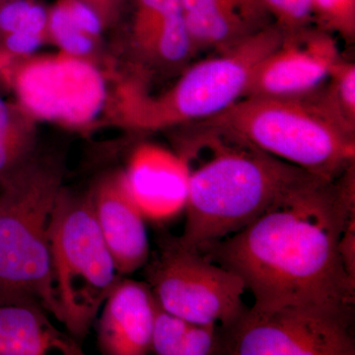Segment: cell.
Instances as JSON below:
<instances>
[{"mask_svg": "<svg viewBox=\"0 0 355 355\" xmlns=\"http://www.w3.org/2000/svg\"><path fill=\"white\" fill-rule=\"evenodd\" d=\"M193 125L327 180L336 179L354 164L355 135L334 120L312 95L244 97L221 114Z\"/></svg>", "mask_w": 355, "mask_h": 355, "instance_id": "cell-4", "label": "cell"}, {"mask_svg": "<svg viewBox=\"0 0 355 355\" xmlns=\"http://www.w3.org/2000/svg\"><path fill=\"white\" fill-rule=\"evenodd\" d=\"M64 1L70 16L77 27L88 36L98 41L106 28L94 9L91 8L88 4L81 0H64Z\"/></svg>", "mask_w": 355, "mask_h": 355, "instance_id": "cell-25", "label": "cell"}, {"mask_svg": "<svg viewBox=\"0 0 355 355\" xmlns=\"http://www.w3.org/2000/svg\"><path fill=\"white\" fill-rule=\"evenodd\" d=\"M0 97V140L33 141L31 121Z\"/></svg>", "mask_w": 355, "mask_h": 355, "instance_id": "cell-23", "label": "cell"}, {"mask_svg": "<svg viewBox=\"0 0 355 355\" xmlns=\"http://www.w3.org/2000/svg\"><path fill=\"white\" fill-rule=\"evenodd\" d=\"M6 1V0H0V2Z\"/></svg>", "mask_w": 355, "mask_h": 355, "instance_id": "cell-27", "label": "cell"}, {"mask_svg": "<svg viewBox=\"0 0 355 355\" xmlns=\"http://www.w3.org/2000/svg\"><path fill=\"white\" fill-rule=\"evenodd\" d=\"M94 9L104 23L105 28L119 22L128 0H81Z\"/></svg>", "mask_w": 355, "mask_h": 355, "instance_id": "cell-26", "label": "cell"}, {"mask_svg": "<svg viewBox=\"0 0 355 355\" xmlns=\"http://www.w3.org/2000/svg\"><path fill=\"white\" fill-rule=\"evenodd\" d=\"M132 3L130 41L144 67L177 69L196 53L181 0H130Z\"/></svg>", "mask_w": 355, "mask_h": 355, "instance_id": "cell-13", "label": "cell"}, {"mask_svg": "<svg viewBox=\"0 0 355 355\" xmlns=\"http://www.w3.org/2000/svg\"><path fill=\"white\" fill-rule=\"evenodd\" d=\"M187 144L207 154L190 168L186 221L178 241L197 250L242 230L315 175L254 147L193 125ZM318 177V176H317Z\"/></svg>", "mask_w": 355, "mask_h": 355, "instance_id": "cell-2", "label": "cell"}, {"mask_svg": "<svg viewBox=\"0 0 355 355\" xmlns=\"http://www.w3.org/2000/svg\"><path fill=\"white\" fill-rule=\"evenodd\" d=\"M354 305H296L249 313L222 331L221 354L354 355Z\"/></svg>", "mask_w": 355, "mask_h": 355, "instance_id": "cell-8", "label": "cell"}, {"mask_svg": "<svg viewBox=\"0 0 355 355\" xmlns=\"http://www.w3.org/2000/svg\"><path fill=\"white\" fill-rule=\"evenodd\" d=\"M51 277L60 323L85 338L121 279L96 221L90 193L62 188L50 227Z\"/></svg>", "mask_w": 355, "mask_h": 355, "instance_id": "cell-6", "label": "cell"}, {"mask_svg": "<svg viewBox=\"0 0 355 355\" xmlns=\"http://www.w3.org/2000/svg\"><path fill=\"white\" fill-rule=\"evenodd\" d=\"M123 176L146 220L162 223L184 211L190 168L181 153L144 142L133 149Z\"/></svg>", "mask_w": 355, "mask_h": 355, "instance_id": "cell-11", "label": "cell"}, {"mask_svg": "<svg viewBox=\"0 0 355 355\" xmlns=\"http://www.w3.org/2000/svg\"><path fill=\"white\" fill-rule=\"evenodd\" d=\"M147 284L163 309L198 324H214L222 331L246 314L243 280L177 238L161 242L146 268Z\"/></svg>", "mask_w": 355, "mask_h": 355, "instance_id": "cell-7", "label": "cell"}, {"mask_svg": "<svg viewBox=\"0 0 355 355\" xmlns=\"http://www.w3.org/2000/svg\"><path fill=\"white\" fill-rule=\"evenodd\" d=\"M195 51L227 50L272 24L258 0H181Z\"/></svg>", "mask_w": 355, "mask_h": 355, "instance_id": "cell-15", "label": "cell"}, {"mask_svg": "<svg viewBox=\"0 0 355 355\" xmlns=\"http://www.w3.org/2000/svg\"><path fill=\"white\" fill-rule=\"evenodd\" d=\"M89 193L96 221L119 275H132L147 265L146 218L128 193L123 170L105 175Z\"/></svg>", "mask_w": 355, "mask_h": 355, "instance_id": "cell-12", "label": "cell"}, {"mask_svg": "<svg viewBox=\"0 0 355 355\" xmlns=\"http://www.w3.org/2000/svg\"><path fill=\"white\" fill-rule=\"evenodd\" d=\"M222 330L214 324H198L163 309L157 300L151 336V352L159 355L221 354Z\"/></svg>", "mask_w": 355, "mask_h": 355, "instance_id": "cell-17", "label": "cell"}, {"mask_svg": "<svg viewBox=\"0 0 355 355\" xmlns=\"http://www.w3.org/2000/svg\"><path fill=\"white\" fill-rule=\"evenodd\" d=\"M342 58L335 36L315 25L284 33L254 71L245 97H304L322 87Z\"/></svg>", "mask_w": 355, "mask_h": 355, "instance_id": "cell-10", "label": "cell"}, {"mask_svg": "<svg viewBox=\"0 0 355 355\" xmlns=\"http://www.w3.org/2000/svg\"><path fill=\"white\" fill-rule=\"evenodd\" d=\"M19 110L30 120L81 128L94 120L106 100L99 70L88 60L64 53L26 60L11 71Z\"/></svg>", "mask_w": 355, "mask_h": 355, "instance_id": "cell-9", "label": "cell"}, {"mask_svg": "<svg viewBox=\"0 0 355 355\" xmlns=\"http://www.w3.org/2000/svg\"><path fill=\"white\" fill-rule=\"evenodd\" d=\"M32 296L0 294V355L83 354L76 338L60 331Z\"/></svg>", "mask_w": 355, "mask_h": 355, "instance_id": "cell-16", "label": "cell"}, {"mask_svg": "<svg viewBox=\"0 0 355 355\" xmlns=\"http://www.w3.org/2000/svg\"><path fill=\"white\" fill-rule=\"evenodd\" d=\"M49 8L37 0L0 2V40L13 33L48 35Z\"/></svg>", "mask_w": 355, "mask_h": 355, "instance_id": "cell-20", "label": "cell"}, {"mask_svg": "<svg viewBox=\"0 0 355 355\" xmlns=\"http://www.w3.org/2000/svg\"><path fill=\"white\" fill-rule=\"evenodd\" d=\"M156 299L147 282L121 279L105 301L98 324V345L108 355L151 352Z\"/></svg>", "mask_w": 355, "mask_h": 355, "instance_id": "cell-14", "label": "cell"}, {"mask_svg": "<svg viewBox=\"0 0 355 355\" xmlns=\"http://www.w3.org/2000/svg\"><path fill=\"white\" fill-rule=\"evenodd\" d=\"M33 141L0 140V183L32 155Z\"/></svg>", "mask_w": 355, "mask_h": 355, "instance_id": "cell-24", "label": "cell"}, {"mask_svg": "<svg viewBox=\"0 0 355 355\" xmlns=\"http://www.w3.org/2000/svg\"><path fill=\"white\" fill-rule=\"evenodd\" d=\"M314 25L349 43L355 37V0H310Z\"/></svg>", "mask_w": 355, "mask_h": 355, "instance_id": "cell-21", "label": "cell"}, {"mask_svg": "<svg viewBox=\"0 0 355 355\" xmlns=\"http://www.w3.org/2000/svg\"><path fill=\"white\" fill-rule=\"evenodd\" d=\"M284 33L314 25L310 0H258Z\"/></svg>", "mask_w": 355, "mask_h": 355, "instance_id": "cell-22", "label": "cell"}, {"mask_svg": "<svg viewBox=\"0 0 355 355\" xmlns=\"http://www.w3.org/2000/svg\"><path fill=\"white\" fill-rule=\"evenodd\" d=\"M282 37L277 25L266 26L187 67L171 88L155 97L137 80L125 83L119 92L116 121L135 132H156L214 118L245 97L254 71Z\"/></svg>", "mask_w": 355, "mask_h": 355, "instance_id": "cell-3", "label": "cell"}, {"mask_svg": "<svg viewBox=\"0 0 355 355\" xmlns=\"http://www.w3.org/2000/svg\"><path fill=\"white\" fill-rule=\"evenodd\" d=\"M48 35L49 40L57 44L60 53L83 60L92 55L97 44L95 39L77 27L64 0H58L49 7Z\"/></svg>", "mask_w": 355, "mask_h": 355, "instance_id": "cell-19", "label": "cell"}, {"mask_svg": "<svg viewBox=\"0 0 355 355\" xmlns=\"http://www.w3.org/2000/svg\"><path fill=\"white\" fill-rule=\"evenodd\" d=\"M354 164L335 180L314 176L242 230L198 248L236 273L254 297L251 315L296 305H354L340 241L355 216Z\"/></svg>", "mask_w": 355, "mask_h": 355, "instance_id": "cell-1", "label": "cell"}, {"mask_svg": "<svg viewBox=\"0 0 355 355\" xmlns=\"http://www.w3.org/2000/svg\"><path fill=\"white\" fill-rule=\"evenodd\" d=\"M310 95V94H309ZM313 98L347 132L355 135V64L340 58Z\"/></svg>", "mask_w": 355, "mask_h": 355, "instance_id": "cell-18", "label": "cell"}, {"mask_svg": "<svg viewBox=\"0 0 355 355\" xmlns=\"http://www.w3.org/2000/svg\"><path fill=\"white\" fill-rule=\"evenodd\" d=\"M62 187L55 161L31 155L0 183V294H25L60 322L50 227Z\"/></svg>", "mask_w": 355, "mask_h": 355, "instance_id": "cell-5", "label": "cell"}]
</instances>
